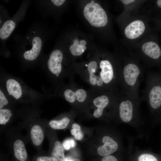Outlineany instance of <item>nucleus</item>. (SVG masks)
I'll return each mask as SVG.
<instances>
[{
	"instance_id": "f257e3e1",
	"label": "nucleus",
	"mask_w": 161,
	"mask_h": 161,
	"mask_svg": "<svg viewBox=\"0 0 161 161\" xmlns=\"http://www.w3.org/2000/svg\"><path fill=\"white\" fill-rule=\"evenodd\" d=\"M40 25L32 26L18 42V49L26 62L35 61L42 52L47 38V30Z\"/></svg>"
},
{
	"instance_id": "f03ea898",
	"label": "nucleus",
	"mask_w": 161,
	"mask_h": 161,
	"mask_svg": "<svg viewBox=\"0 0 161 161\" xmlns=\"http://www.w3.org/2000/svg\"><path fill=\"white\" fill-rule=\"evenodd\" d=\"M73 79H70L68 84L60 87L58 89L59 95L71 104L87 103L92 91L90 89L86 90L78 85Z\"/></svg>"
},
{
	"instance_id": "7ed1b4c3",
	"label": "nucleus",
	"mask_w": 161,
	"mask_h": 161,
	"mask_svg": "<svg viewBox=\"0 0 161 161\" xmlns=\"http://www.w3.org/2000/svg\"><path fill=\"white\" fill-rule=\"evenodd\" d=\"M84 66L85 68L75 69V74H78L83 81L90 86V89L92 91H104L105 86L98 75L97 62L92 60L85 64Z\"/></svg>"
},
{
	"instance_id": "20e7f679",
	"label": "nucleus",
	"mask_w": 161,
	"mask_h": 161,
	"mask_svg": "<svg viewBox=\"0 0 161 161\" xmlns=\"http://www.w3.org/2000/svg\"><path fill=\"white\" fill-rule=\"evenodd\" d=\"M64 60L62 52L55 49L51 52L47 61L46 66L49 72L56 81H60L66 77L69 79L74 78V75L64 68Z\"/></svg>"
},
{
	"instance_id": "39448f33",
	"label": "nucleus",
	"mask_w": 161,
	"mask_h": 161,
	"mask_svg": "<svg viewBox=\"0 0 161 161\" xmlns=\"http://www.w3.org/2000/svg\"><path fill=\"white\" fill-rule=\"evenodd\" d=\"M29 2L28 1H23L15 14L6 21L0 27V39L1 42L6 41L18 23L24 19Z\"/></svg>"
},
{
	"instance_id": "423d86ee",
	"label": "nucleus",
	"mask_w": 161,
	"mask_h": 161,
	"mask_svg": "<svg viewBox=\"0 0 161 161\" xmlns=\"http://www.w3.org/2000/svg\"><path fill=\"white\" fill-rule=\"evenodd\" d=\"M86 19L92 26L100 27L105 26L108 22V18L105 10L93 1L87 4L83 11Z\"/></svg>"
},
{
	"instance_id": "0eeeda50",
	"label": "nucleus",
	"mask_w": 161,
	"mask_h": 161,
	"mask_svg": "<svg viewBox=\"0 0 161 161\" xmlns=\"http://www.w3.org/2000/svg\"><path fill=\"white\" fill-rule=\"evenodd\" d=\"M103 92L104 91L95 92L92 91L88 101L95 108L92 114L96 118L102 116L104 109L109 103L110 96Z\"/></svg>"
},
{
	"instance_id": "6e6552de",
	"label": "nucleus",
	"mask_w": 161,
	"mask_h": 161,
	"mask_svg": "<svg viewBox=\"0 0 161 161\" xmlns=\"http://www.w3.org/2000/svg\"><path fill=\"white\" fill-rule=\"evenodd\" d=\"M5 85L9 95L17 100L23 99L29 95L23 84L15 78H8L6 81Z\"/></svg>"
},
{
	"instance_id": "1a4fd4ad",
	"label": "nucleus",
	"mask_w": 161,
	"mask_h": 161,
	"mask_svg": "<svg viewBox=\"0 0 161 161\" xmlns=\"http://www.w3.org/2000/svg\"><path fill=\"white\" fill-rule=\"evenodd\" d=\"M99 76L105 86L112 83L114 77V72L111 62L107 60H103L97 68Z\"/></svg>"
},
{
	"instance_id": "9d476101",
	"label": "nucleus",
	"mask_w": 161,
	"mask_h": 161,
	"mask_svg": "<svg viewBox=\"0 0 161 161\" xmlns=\"http://www.w3.org/2000/svg\"><path fill=\"white\" fill-rule=\"evenodd\" d=\"M145 30L144 23L140 20L133 21L125 29L124 33L126 37L130 39L136 38L141 35Z\"/></svg>"
},
{
	"instance_id": "9b49d317",
	"label": "nucleus",
	"mask_w": 161,
	"mask_h": 161,
	"mask_svg": "<svg viewBox=\"0 0 161 161\" xmlns=\"http://www.w3.org/2000/svg\"><path fill=\"white\" fill-rule=\"evenodd\" d=\"M102 141L104 144L97 149V152L99 155L106 156L114 153L117 150V143L112 138L105 136L103 138Z\"/></svg>"
},
{
	"instance_id": "f8f14e48",
	"label": "nucleus",
	"mask_w": 161,
	"mask_h": 161,
	"mask_svg": "<svg viewBox=\"0 0 161 161\" xmlns=\"http://www.w3.org/2000/svg\"><path fill=\"white\" fill-rule=\"evenodd\" d=\"M123 72L125 80L127 84L130 86L134 85L140 74L139 67L134 64H129L124 67Z\"/></svg>"
},
{
	"instance_id": "ddd939ff",
	"label": "nucleus",
	"mask_w": 161,
	"mask_h": 161,
	"mask_svg": "<svg viewBox=\"0 0 161 161\" xmlns=\"http://www.w3.org/2000/svg\"><path fill=\"white\" fill-rule=\"evenodd\" d=\"M142 49L144 54L154 59L158 58L161 55L159 46L154 41L145 42L142 45Z\"/></svg>"
},
{
	"instance_id": "4468645a",
	"label": "nucleus",
	"mask_w": 161,
	"mask_h": 161,
	"mask_svg": "<svg viewBox=\"0 0 161 161\" xmlns=\"http://www.w3.org/2000/svg\"><path fill=\"white\" fill-rule=\"evenodd\" d=\"M119 114L121 120L125 122H129L133 114V105L128 100L122 102L119 107Z\"/></svg>"
},
{
	"instance_id": "2eb2a0df",
	"label": "nucleus",
	"mask_w": 161,
	"mask_h": 161,
	"mask_svg": "<svg viewBox=\"0 0 161 161\" xmlns=\"http://www.w3.org/2000/svg\"><path fill=\"white\" fill-rule=\"evenodd\" d=\"M13 150L15 157L20 161H25L27 154L23 142L20 140H16L13 144Z\"/></svg>"
},
{
	"instance_id": "dca6fc26",
	"label": "nucleus",
	"mask_w": 161,
	"mask_h": 161,
	"mask_svg": "<svg viewBox=\"0 0 161 161\" xmlns=\"http://www.w3.org/2000/svg\"><path fill=\"white\" fill-rule=\"evenodd\" d=\"M149 102L151 107L156 109L161 106V87H154L149 93Z\"/></svg>"
},
{
	"instance_id": "f3484780",
	"label": "nucleus",
	"mask_w": 161,
	"mask_h": 161,
	"mask_svg": "<svg viewBox=\"0 0 161 161\" xmlns=\"http://www.w3.org/2000/svg\"><path fill=\"white\" fill-rule=\"evenodd\" d=\"M30 137L34 145L38 146L41 144L44 137L43 130L40 126L36 124L31 129L30 132Z\"/></svg>"
},
{
	"instance_id": "a211bd4d",
	"label": "nucleus",
	"mask_w": 161,
	"mask_h": 161,
	"mask_svg": "<svg viewBox=\"0 0 161 161\" xmlns=\"http://www.w3.org/2000/svg\"><path fill=\"white\" fill-rule=\"evenodd\" d=\"M64 148L63 145L60 141H56L52 151V157L58 161H64L65 158Z\"/></svg>"
},
{
	"instance_id": "6ab92c4d",
	"label": "nucleus",
	"mask_w": 161,
	"mask_h": 161,
	"mask_svg": "<svg viewBox=\"0 0 161 161\" xmlns=\"http://www.w3.org/2000/svg\"><path fill=\"white\" fill-rule=\"evenodd\" d=\"M68 117L65 116L59 120H52L49 122L50 127L55 129H63L65 128L70 122Z\"/></svg>"
},
{
	"instance_id": "aec40b11",
	"label": "nucleus",
	"mask_w": 161,
	"mask_h": 161,
	"mask_svg": "<svg viewBox=\"0 0 161 161\" xmlns=\"http://www.w3.org/2000/svg\"><path fill=\"white\" fill-rule=\"evenodd\" d=\"M85 46L80 45L77 39L73 40V44L69 47L70 51L73 56H79L81 55L86 49Z\"/></svg>"
},
{
	"instance_id": "412c9836",
	"label": "nucleus",
	"mask_w": 161,
	"mask_h": 161,
	"mask_svg": "<svg viewBox=\"0 0 161 161\" xmlns=\"http://www.w3.org/2000/svg\"><path fill=\"white\" fill-rule=\"evenodd\" d=\"M13 114L9 109H0V124L4 125L7 123L12 117Z\"/></svg>"
},
{
	"instance_id": "4be33fe9",
	"label": "nucleus",
	"mask_w": 161,
	"mask_h": 161,
	"mask_svg": "<svg viewBox=\"0 0 161 161\" xmlns=\"http://www.w3.org/2000/svg\"><path fill=\"white\" fill-rule=\"evenodd\" d=\"M72 129L70 131L71 134L74 136L77 140H80L82 139L83 134L80 126L77 123H75L72 125Z\"/></svg>"
},
{
	"instance_id": "5701e85b",
	"label": "nucleus",
	"mask_w": 161,
	"mask_h": 161,
	"mask_svg": "<svg viewBox=\"0 0 161 161\" xmlns=\"http://www.w3.org/2000/svg\"><path fill=\"white\" fill-rule=\"evenodd\" d=\"M138 161H158L154 156L149 154H145L140 155L138 158Z\"/></svg>"
},
{
	"instance_id": "b1692460",
	"label": "nucleus",
	"mask_w": 161,
	"mask_h": 161,
	"mask_svg": "<svg viewBox=\"0 0 161 161\" xmlns=\"http://www.w3.org/2000/svg\"><path fill=\"white\" fill-rule=\"evenodd\" d=\"M8 103V101L4 93L0 90V109H2Z\"/></svg>"
},
{
	"instance_id": "393cba45",
	"label": "nucleus",
	"mask_w": 161,
	"mask_h": 161,
	"mask_svg": "<svg viewBox=\"0 0 161 161\" xmlns=\"http://www.w3.org/2000/svg\"><path fill=\"white\" fill-rule=\"evenodd\" d=\"M37 161H58L55 158L52 157L41 156L37 158Z\"/></svg>"
},
{
	"instance_id": "a878e982",
	"label": "nucleus",
	"mask_w": 161,
	"mask_h": 161,
	"mask_svg": "<svg viewBox=\"0 0 161 161\" xmlns=\"http://www.w3.org/2000/svg\"><path fill=\"white\" fill-rule=\"evenodd\" d=\"M64 148L66 150H69L72 148L70 139H68L64 140L63 143Z\"/></svg>"
},
{
	"instance_id": "bb28decb",
	"label": "nucleus",
	"mask_w": 161,
	"mask_h": 161,
	"mask_svg": "<svg viewBox=\"0 0 161 161\" xmlns=\"http://www.w3.org/2000/svg\"><path fill=\"white\" fill-rule=\"evenodd\" d=\"M101 161H117V159L114 156L109 155L105 156Z\"/></svg>"
},
{
	"instance_id": "cd10ccee",
	"label": "nucleus",
	"mask_w": 161,
	"mask_h": 161,
	"mask_svg": "<svg viewBox=\"0 0 161 161\" xmlns=\"http://www.w3.org/2000/svg\"><path fill=\"white\" fill-rule=\"evenodd\" d=\"M52 2L55 5L57 6H60L62 5L65 2V0H52Z\"/></svg>"
},
{
	"instance_id": "c85d7f7f",
	"label": "nucleus",
	"mask_w": 161,
	"mask_h": 161,
	"mask_svg": "<svg viewBox=\"0 0 161 161\" xmlns=\"http://www.w3.org/2000/svg\"><path fill=\"white\" fill-rule=\"evenodd\" d=\"M124 4L127 5L130 4L135 1L134 0H122L121 1Z\"/></svg>"
},
{
	"instance_id": "c756f323",
	"label": "nucleus",
	"mask_w": 161,
	"mask_h": 161,
	"mask_svg": "<svg viewBox=\"0 0 161 161\" xmlns=\"http://www.w3.org/2000/svg\"><path fill=\"white\" fill-rule=\"evenodd\" d=\"M72 148H74L75 146V143L73 139H70Z\"/></svg>"
},
{
	"instance_id": "7c9ffc66",
	"label": "nucleus",
	"mask_w": 161,
	"mask_h": 161,
	"mask_svg": "<svg viewBox=\"0 0 161 161\" xmlns=\"http://www.w3.org/2000/svg\"><path fill=\"white\" fill-rule=\"evenodd\" d=\"M86 41L83 40H81L79 42V44L80 45H82L83 46H85L86 44Z\"/></svg>"
},
{
	"instance_id": "2f4dec72",
	"label": "nucleus",
	"mask_w": 161,
	"mask_h": 161,
	"mask_svg": "<svg viewBox=\"0 0 161 161\" xmlns=\"http://www.w3.org/2000/svg\"><path fill=\"white\" fill-rule=\"evenodd\" d=\"M157 4L159 7L161 8V0H158L157 1Z\"/></svg>"
},
{
	"instance_id": "473e14b6",
	"label": "nucleus",
	"mask_w": 161,
	"mask_h": 161,
	"mask_svg": "<svg viewBox=\"0 0 161 161\" xmlns=\"http://www.w3.org/2000/svg\"><path fill=\"white\" fill-rule=\"evenodd\" d=\"M64 161H73V160L69 157H66Z\"/></svg>"
},
{
	"instance_id": "72a5a7b5",
	"label": "nucleus",
	"mask_w": 161,
	"mask_h": 161,
	"mask_svg": "<svg viewBox=\"0 0 161 161\" xmlns=\"http://www.w3.org/2000/svg\"><path fill=\"white\" fill-rule=\"evenodd\" d=\"M73 161H80V160L78 159L75 158L73 159Z\"/></svg>"
}]
</instances>
